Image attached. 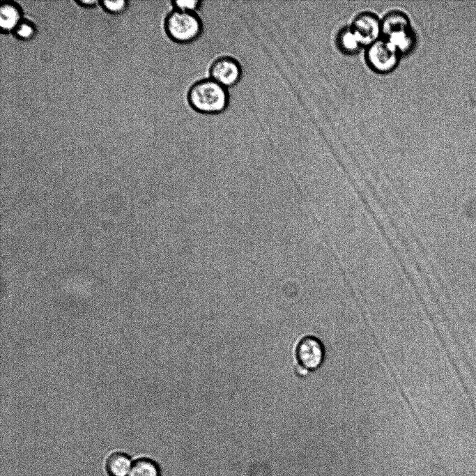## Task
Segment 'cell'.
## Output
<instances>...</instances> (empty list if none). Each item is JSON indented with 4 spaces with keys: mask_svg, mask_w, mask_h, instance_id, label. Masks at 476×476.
Wrapping results in <instances>:
<instances>
[{
    "mask_svg": "<svg viewBox=\"0 0 476 476\" xmlns=\"http://www.w3.org/2000/svg\"><path fill=\"white\" fill-rule=\"evenodd\" d=\"M184 98L192 111L206 116L224 113L231 101L229 89L207 75L193 80L185 89Z\"/></svg>",
    "mask_w": 476,
    "mask_h": 476,
    "instance_id": "1",
    "label": "cell"
},
{
    "mask_svg": "<svg viewBox=\"0 0 476 476\" xmlns=\"http://www.w3.org/2000/svg\"><path fill=\"white\" fill-rule=\"evenodd\" d=\"M162 29L166 38L171 43L188 45L202 36L204 24L199 13L169 7L162 17Z\"/></svg>",
    "mask_w": 476,
    "mask_h": 476,
    "instance_id": "2",
    "label": "cell"
},
{
    "mask_svg": "<svg viewBox=\"0 0 476 476\" xmlns=\"http://www.w3.org/2000/svg\"><path fill=\"white\" fill-rule=\"evenodd\" d=\"M292 358L294 374L299 378H306L323 364L325 359L324 344L316 335H302L293 346Z\"/></svg>",
    "mask_w": 476,
    "mask_h": 476,
    "instance_id": "3",
    "label": "cell"
},
{
    "mask_svg": "<svg viewBox=\"0 0 476 476\" xmlns=\"http://www.w3.org/2000/svg\"><path fill=\"white\" fill-rule=\"evenodd\" d=\"M382 33L401 54L411 50L415 38L408 17L399 11L389 13L381 22Z\"/></svg>",
    "mask_w": 476,
    "mask_h": 476,
    "instance_id": "4",
    "label": "cell"
},
{
    "mask_svg": "<svg viewBox=\"0 0 476 476\" xmlns=\"http://www.w3.org/2000/svg\"><path fill=\"white\" fill-rule=\"evenodd\" d=\"M206 75L230 89L242 80L243 68L236 56L230 53L222 52L214 56L208 62Z\"/></svg>",
    "mask_w": 476,
    "mask_h": 476,
    "instance_id": "5",
    "label": "cell"
},
{
    "mask_svg": "<svg viewBox=\"0 0 476 476\" xmlns=\"http://www.w3.org/2000/svg\"><path fill=\"white\" fill-rule=\"evenodd\" d=\"M400 54L386 40H378L368 46L366 59L370 68L379 73L393 70L399 61Z\"/></svg>",
    "mask_w": 476,
    "mask_h": 476,
    "instance_id": "6",
    "label": "cell"
},
{
    "mask_svg": "<svg viewBox=\"0 0 476 476\" xmlns=\"http://www.w3.org/2000/svg\"><path fill=\"white\" fill-rule=\"evenodd\" d=\"M351 29L357 35L362 46L373 44L382 33L381 22L374 13L366 12L358 15Z\"/></svg>",
    "mask_w": 476,
    "mask_h": 476,
    "instance_id": "7",
    "label": "cell"
},
{
    "mask_svg": "<svg viewBox=\"0 0 476 476\" xmlns=\"http://www.w3.org/2000/svg\"><path fill=\"white\" fill-rule=\"evenodd\" d=\"M21 5L13 0L2 1L0 6V28L3 34L11 33L24 18Z\"/></svg>",
    "mask_w": 476,
    "mask_h": 476,
    "instance_id": "8",
    "label": "cell"
},
{
    "mask_svg": "<svg viewBox=\"0 0 476 476\" xmlns=\"http://www.w3.org/2000/svg\"><path fill=\"white\" fill-rule=\"evenodd\" d=\"M132 465L131 459L127 454L116 452L107 457L105 466L110 476H128Z\"/></svg>",
    "mask_w": 476,
    "mask_h": 476,
    "instance_id": "9",
    "label": "cell"
},
{
    "mask_svg": "<svg viewBox=\"0 0 476 476\" xmlns=\"http://www.w3.org/2000/svg\"><path fill=\"white\" fill-rule=\"evenodd\" d=\"M128 476H160V468L153 459L140 458L134 461Z\"/></svg>",
    "mask_w": 476,
    "mask_h": 476,
    "instance_id": "10",
    "label": "cell"
},
{
    "mask_svg": "<svg viewBox=\"0 0 476 476\" xmlns=\"http://www.w3.org/2000/svg\"><path fill=\"white\" fill-rule=\"evenodd\" d=\"M338 44L342 51L350 54L357 52L362 47L360 41L351 27L341 31L338 36Z\"/></svg>",
    "mask_w": 476,
    "mask_h": 476,
    "instance_id": "11",
    "label": "cell"
},
{
    "mask_svg": "<svg viewBox=\"0 0 476 476\" xmlns=\"http://www.w3.org/2000/svg\"><path fill=\"white\" fill-rule=\"evenodd\" d=\"M11 33L17 40L29 41L34 39L36 36L38 27L33 21L24 17Z\"/></svg>",
    "mask_w": 476,
    "mask_h": 476,
    "instance_id": "12",
    "label": "cell"
},
{
    "mask_svg": "<svg viewBox=\"0 0 476 476\" xmlns=\"http://www.w3.org/2000/svg\"><path fill=\"white\" fill-rule=\"evenodd\" d=\"M100 6L106 13L111 15H120L123 13L129 6V1L126 0L117 1H100Z\"/></svg>",
    "mask_w": 476,
    "mask_h": 476,
    "instance_id": "13",
    "label": "cell"
},
{
    "mask_svg": "<svg viewBox=\"0 0 476 476\" xmlns=\"http://www.w3.org/2000/svg\"><path fill=\"white\" fill-rule=\"evenodd\" d=\"M203 6L204 1L199 0H176L169 1L170 8L187 12L199 13Z\"/></svg>",
    "mask_w": 476,
    "mask_h": 476,
    "instance_id": "14",
    "label": "cell"
},
{
    "mask_svg": "<svg viewBox=\"0 0 476 476\" xmlns=\"http://www.w3.org/2000/svg\"><path fill=\"white\" fill-rule=\"evenodd\" d=\"M75 2L80 7L85 9H91L100 5V1L97 0H75Z\"/></svg>",
    "mask_w": 476,
    "mask_h": 476,
    "instance_id": "15",
    "label": "cell"
}]
</instances>
